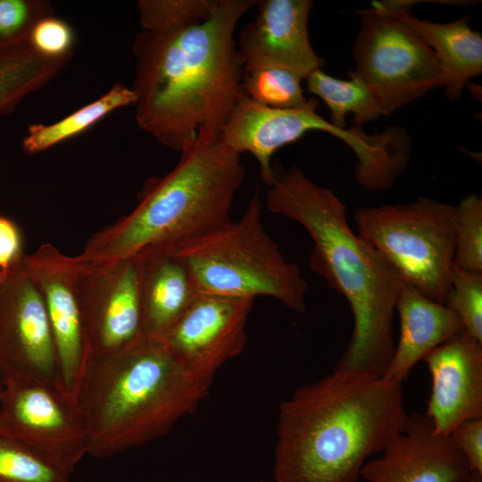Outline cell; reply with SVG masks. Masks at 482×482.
Masks as SVG:
<instances>
[{"mask_svg": "<svg viewBox=\"0 0 482 482\" xmlns=\"http://www.w3.org/2000/svg\"><path fill=\"white\" fill-rule=\"evenodd\" d=\"M257 0H219L206 21L180 30H142L135 38L138 127L183 152L201 128L218 136L243 90L244 64L236 27Z\"/></svg>", "mask_w": 482, "mask_h": 482, "instance_id": "cell-1", "label": "cell"}, {"mask_svg": "<svg viewBox=\"0 0 482 482\" xmlns=\"http://www.w3.org/2000/svg\"><path fill=\"white\" fill-rule=\"evenodd\" d=\"M408 414L402 382L335 368L281 403L273 480L357 482Z\"/></svg>", "mask_w": 482, "mask_h": 482, "instance_id": "cell-2", "label": "cell"}, {"mask_svg": "<svg viewBox=\"0 0 482 482\" xmlns=\"http://www.w3.org/2000/svg\"><path fill=\"white\" fill-rule=\"evenodd\" d=\"M266 208L299 223L313 242L311 269L347 301L353 316L349 344L336 369L383 377L395 344L393 321L403 279L350 228L344 203L298 168L273 165Z\"/></svg>", "mask_w": 482, "mask_h": 482, "instance_id": "cell-3", "label": "cell"}, {"mask_svg": "<svg viewBox=\"0 0 482 482\" xmlns=\"http://www.w3.org/2000/svg\"><path fill=\"white\" fill-rule=\"evenodd\" d=\"M211 385L183 368L158 338L141 337L119 351L90 354L76 392L87 455L110 458L165 436L198 407Z\"/></svg>", "mask_w": 482, "mask_h": 482, "instance_id": "cell-4", "label": "cell"}, {"mask_svg": "<svg viewBox=\"0 0 482 482\" xmlns=\"http://www.w3.org/2000/svg\"><path fill=\"white\" fill-rule=\"evenodd\" d=\"M244 179L241 154L201 128L177 165L147 182L137 205L95 233L79 256L91 263L112 262L205 234L231 220Z\"/></svg>", "mask_w": 482, "mask_h": 482, "instance_id": "cell-5", "label": "cell"}, {"mask_svg": "<svg viewBox=\"0 0 482 482\" xmlns=\"http://www.w3.org/2000/svg\"><path fill=\"white\" fill-rule=\"evenodd\" d=\"M262 212L256 191L238 220L162 249L184 263L198 293L253 300L269 296L303 312L307 282L265 230Z\"/></svg>", "mask_w": 482, "mask_h": 482, "instance_id": "cell-6", "label": "cell"}, {"mask_svg": "<svg viewBox=\"0 0 482 482\" xmlns=\"http://www.w3.org/2000/svg\"><path fill=\"white\" fill-rule=\"evenodd\" d=\"M454 206L428 197L410 204L362 207L353 220L358 235L410 284L445 304L452 287Z\"/></svg>", "mask_w": 482, "mask_h": 482, "instance_id": "cell-7", "label": "cell"}, {"mask_svg": "<svg viewBox=\"0 0 482 482\" xmlns=\"http://www.w3.org/2000/svg\"><path fill=\"white\" fill-rule=\"evenodd\" d=\"M402 5L378 1L358 12L353 71L376 91L386 115L445 83L435 53L402 19Z\"/></svg>", "mask_w": 482, "mask_h": 482, "instance_id": "cell-8", "label": "cell"}, {"mask_svg": "<svg viewBox=\"0 0 482 482\" xmlns=\"http://www.w3.org/2000/svg\"><path fill=\"white\" fill-rule=\"evenodd\" d=\"M318 101L310 98L297 108L278 109L257 104L244 94L237 101L220 135V140L241 154H251L258 162L260 177L270 186L274 179L271 158L280 147L312 130L324 131L344 141L355 154V170L370 175L389 160L392 137L388 131L368 135L360 128L340 129L316 112Z\"/></svg>", "mask_w": 482, "mask_h": 482, "instance_id": "cell-9", "label": "cell"}, {"mask_svg": "<svg viewBox=\"0 0 482 482\" xmlns=\"http://www.w3.org/2000/svg\"><path fill=\"white\" fill-rule=\"evenodd\" d=\"M2 385L0 432L73 473L87 455L86 427L76 396L36 379Z\"/></svg>", "mask_w": 482, "mask_h": 482, "instance_id": "cell-10", "label": "cell"}, {"mask_svg": "<svg viewBox=\"0 0 482 482\" xmlns=\"http://www.w3.org/2000/svg\"><path fill=\"white\" fill-rule=\"evenodd\" d=\"M23 258L0 281V381L36 379L60 387L46 309Z\"/></svg>", "mask_w": 482, "mask_h": 482, "instance_id": "cell-11", "label": "cell"}, {"mask_svg": "<svg viewBox=\"0 0 482 482\" xmlns=\"http://www.w3.org/2000/svg\"><path fill=\"white\" fill-rule=\"evenodd\" d=\"M140 275L138 255L105 263L81 260L79 295L90 354L119 351L143 337Z\"/></svg>", "mask_w": 482, "mask_h": 482, "instance_id": "cell-12", "label": "cell"}, {"mask_svg": "<svg viewBox=\"0 0 482 482\" xmlns=\"http://www.w3.org/2000/svg\"><path fill=\"white\" fill-rule=\"evenodd\" d=\"M253 303L251 298L198 293L159 339L183 368L212 384L218 370L243 351Z\"/></svg>", "mask_w": 482, "mask_h": 482, "instance_id": "cell-13", "label": "cell"}, {"mask_svg": "<svg viewBox=\"0 0 482 482\" xmlns=\"http://www.w3.org/2000/svg\"><path fill=\"white\" fill-rule=\"evenodd\" d=\"M23 262L46 309L57 354L59 386L76 396L90 355L79 295L81 260L46 243L34 253H25Z\"/></svg>", "mask_w": 482, "mask_h": 482, "instance_id": "cell-14", "label": "cell"}, {"mask_svg": "<svg viewBox=\"0 0 482 482\" xmlns=\"http://www.w3.org/2000/svg\"><path fill=\"white\" fill-rule=\"evenodd\" d=\"M379 453L361 470L366 482H467L471 474L452 436L437 433L425 413H409Z\"/></svg>", "mask_w": 482, "mask_h": 482, "instance_id": "cell-15", "label": "cell"}, {"mask_svg": "<svg viewBox=\"0 0 482 482\" xmlns=\"http://www.w3.org/2000/svg\"><path fill=\"white\" fill-rule=\"evenodd\" d=\"M237 41L245 72L262 67L287 69L305 79L321 69L324 60L308 35L310 0H263Z\"/></svg>", "mask_w": 482, "mask_h": 482, "instance_id": "cell-16", "label": "cell"}, {"mask_svg": "<svg viewBox=\"0 0 482 482\" xmlns=\"http://www.w3.org/2000/svg\"><path fill=\"white\" fill-rule=\"evenodd\" d=\"M432 386L426 416L450 435L461 423L482 418V341L462 330L424 359Z\"/></svg>", "mask_w": 482, "mask_h": 482, "instance_id": "cell-17", "label": "cell"}, {"mask_svg": "<svg viewBox=\"0 0 482 482\" xmlns=\"http://www.w3.org/2000/svg\"><path fill=\"white\" fill-rule=\"evenodd\" d=\"M395 312L400 319V335L383 378L403 383L419 361L464 327L448 306L428 298L404 281Z\"/></svg>", "mask_w": 482, "mask_h": 482, "instance_id": "cell-18", "label": "cell"}, {"mask_svg": "<svg viewBox=\"0 0 482 482\" xmlns=\"http://www.w3.org/2000/svg\"><path fill=\"white\" fill-rule=\"evenodd\" d=\"M141 261L142 336L161 338L198 294L184 263L167 249L137 254Z\"/></svg>", "mask_w": 482, "mask_h": 482, "instance_id": "cell-19", "label": "cell"}, {"mask_svg": "<svg viewBox=\"0 0 482 482\" xmlns=\"http://www.w3.org/2000/svg\"><path fill=\"white\" fill-rule=\"evenodd\" d=\"M415 1L403 0L401 17L435 53L444 71L446 96H460L468 80L482 72V37L462 17L449 23L422 21L410 14Z\"/></svg>", "mask_w": 482, "mask_h": 482, "instance_id": "cell-20", "label": "cell"}, {"mask_svg": "<svg viewBox=\"0 0 482 482\" xmlns=\"http://www.w3.org/2000/svg\"><path fill=\"white\" fill-rule=\"evenodd\" d=\"M72 55L51 58L38 54L28 39L0 47V115L52 81Z\"/></svg>", "mask_w": 482, "mask_h": 482, "instance_id": "cell-21", "label": "cell"}, {"mask_svg": "<svg viewBox=\"0 0 482 482\" xmlns=\"http://www.w3.org/2000/svg\"><path fill=\"white\" fill-rule=\"evenodd\" d=\"M305 79L307 90L326 104L331 112L330 122L337 128L345 129L347 113H353L356 127L386 115L378 95L353 71L346 80L331 77L321 69Z\"/></svg>", "mask_w": 482, "mask_h": 482, "instance_id": "cell-22", "label": "cell"}, {"mask_svg": "<svg viewBox=\"0 0 482 482\" xmlns=\"http://www.w3.org/2000/svg\"><path fill=\"white\" fill-rule=\"evenodd\" d=\"M136 102L137 96L132 88L115 83L96 100L56 122L31 124L22 139L23 151L27 154L44 152L84 132L110 112L124 106L135 105Z\"/></svg>", "mask_w": 482, "mask_h": 482, "instance_id": "cell-23", "label": "cell"}, {"mask_svg": "<svg viewBox=\"0 0 482 482\" xmlns=\"http://www.w3.org/2000/svg\"><path fill=\"white\" fill-rule=\"evenodd\" d=\"M71 475L26 444L0 432V482H71Z\"/></svg>", "mask_w": 482, "mask_h": 482, "instance_id": "cell-24", "label": "cell"}, {"mask_svg": "<svg viewBox=\"0 0 482 482\" xmlns=\"http://www.w3.org/2000/svg\"><path fill=\"white\" fill-rule=\"evenodd\" d=\"M303 79L281 67H262L245 72L243 90L253 102L278 109L303 106L307 100L302 87Z\"/></svg>", "mask_w": 482, "mask_h": 482, "instance_id": "cell-25", "label": "cell"}, {"mask_svg": "<svg viewBox=\"0 0 482 482\" xmlns=\"http://www.w3.org/2000/svg\"><path fill=\"white\" fill-rule=\"evenodd\" d=\"M219 0H140L137 4L144 31H174L209 19Z\"/></svg>", "mask_w": 482, "mask_h": 482, "instance_id": "cell-26", "label": "cell"}, {"mask_svg": "<svg viewBox=\"0 0 482 482\" xmlns=\"http://www.w3.org/2000/svg\"><path fill=\"white\" fill-rule=\"evenodd\" d=\"M453 266L482 272V198L470 194L454 206Z\"/></svg>", "mask_w": 482, "mask_h": 482, "instance_id": "cell-27", "label": "cell"}, {"mask_svg": "<svg viewBox=\"0 0 482 482\" xmlns=\"http://www.w3.org/2000/svg\"><path fill=\"white\" fill-rule=\"evenodd\" d=\"M445 304L457 314L464 330L482 341V272L453 266L452 287Z\"/></svg>", "mask_w": 482, "mask_h": 482, "instance_id": "cell-28", "label": "cell"}, {"mask_svg": "<svg viewBox=\"0 0 482 482\" xmlns=\"http://www.w3.org/2000/svg\"><path fill=\"white\" fill-rule=\"evenodd\" d=\"M52 14L48 1L0 0V47L27 40L34 25Z\"/></svg>", "mask_w": 482, "mask_h": 482, "instance_id": "cell-29", "label": "cell"}, {"mask_svg": "<svg viewBox=\"0 0 482 482\" xmlns=\"http://www.w3.org/2000/svg\"><path fill=\"white\" fill-rule=\"evenodd\" d=\"M28 41L38 54L51 58L72 55L75 36L72 28L54 14L44 17L32 28Z\"/></svg>", "mask_w": 482, "mask_h": 482, "instance_id": "cell-30", "label": "cell"}, {"mask_svg": "<svg viewBox=\"0 0 482 482\" xmlns=\"http://www.w3.org/2000/svg\"><path fill=\"white\" fill-rule=\"evenodd\" d=\"M470 471L482 474V418L468 420L450 434Z\"/></svg>", "mask_w": 482, "mask_h": 482, "instance_id": "cell-31", "label": "cell"}, {"mask_svg": "<svg viewBox=\"0 0 482 482\" xmlns=\"http://www.w3.org/2000/svg\"><path fill=\"white\" fill-rule=\"evenodd\" d=\"M24 254L18 226L12 220L0 216V270L6 271Z\"/></svg>", "mask_w": 482, "mask_h": 482, "instance_id": "cell-32", "label": "cell"}, {"mask_svg": "<svg viewBox=\"0 0 482 482\" xmlns=\"http://www.w3.org/2000/svg\"><path fill=\"white\" fill-rule=\"evenodd\" d=\"M467 482H482V474L478 472H471Z\"/></svg>", "mask_w": 482, "mask_h": 482, "instance_id": "cell-33", "label": "cell"}, {"mask_svg": "<svg viewBox=\"0 0 482 482\" xmlns=\"http://www.w3.org/2000/svg\"><path fill=\"white\" fill-rule=\"evenodd\" d=\"M5 272L0 270V281L4 278Z\"/></svg>", "mask_w": 482, "mask_h": 482, "instance_id": "cell-34", "label": "cell"}, {"mask_svg": "<svg viewBox=\"0 0 482 482\" xmlns=\"http://www.w3.org/2000/svg\"><path fill=\"white\" fill-rule=\"evenodd\" d=\"M2 386H3V385H2V383L0 381V394H1Z\"/></svg>", "mask_w": 482, "mask_h": 482, "instance_id": "cell-35", "label": "cell"}, {"mask_svg": "<svg viewBox=\"0 0 482 482\" xmlns=\"http://www.w3.org/2000/svg\"><path fill=\"white\" fill-rule=\"evenodd\" d=\"M261 482H269V481H261ZM270 482H277V481L273 480V481H270Z\"/></svg>", "mask_w": 482, "mask_h": 482, "instance_id": "cell-36", "label": "cell"}]
</instances>
